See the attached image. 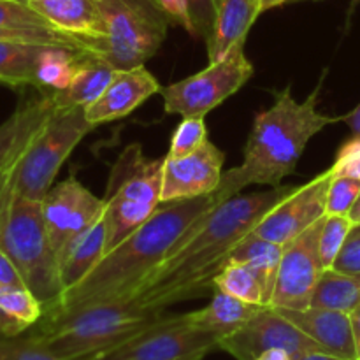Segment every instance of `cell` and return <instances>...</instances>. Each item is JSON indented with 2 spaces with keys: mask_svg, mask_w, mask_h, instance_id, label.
Masks as SVG:
<instances>
[{
  "mask_svg": "<svg viewBox=\"0 0 360 360\" xmlns=\"http://www.w3.org/2000/svg\"><path fill=\"white\" fill-rule=\"evenodd\" d=\"M162 91L157 77L144 65L118 70L104 94L84 108V116L94 127L116 122L136 111L151 95Z\"/></svg>",
  "mask_w": 360,
  "mask_h": 360,
  "instance_id": "obj_16",
  "label": "cell"
},
{
  "mask_svg": "<svg viewBox=\"0 0 360 360\" xmlns=\"http://www.w3.org/2000/svg\"><path fill=\"white\" fill-rule=\"evenodd\" d=\"M155 2L167 14L169 20L181 25L192 37L197 39V30L192 20V13H190L188 0H155Z\"/></svg>",
  "mask_w": 360,
  "mask_h": 360,
  "instance_id": "obj_39",
  "label": "cell"
},
{
  "mask_svg": "<svg viewBox=\"0 0 360 360\" xmlns=\"http://www.w3.org/2000/svg\"><path fill=\"white\" fill-rule=\"evenodd\" d=\"M333 171H326L302 186H295L287 197L267 211L253 232L276 245H287L326 217L327 192Z\"/></svg>",
  "mask_w": 360,
  "mask_h": 360,
  "instance_id": "obj_13",
  "label": "cell"
},
{
  "mask_svg": "<svg viewBox=\"0 0 360 360\" xmlns=\"http://www.w3.org/2000/svg\"><path fill=\"white\" fill-rule=\"evenodd\" d=\"M0 250L16 266L42 308L58 301L62 295L58 257L49 239L41 200L0 197Z\"/></svg>",
  "mask_w": 360,
  "mask_h": 360,
  "instance_id": "obj_5",
  "label": "cell"
},
{
  "mask_svg": "<svg viewBox=\"0 0 360 360\" xmlns=\"http://www.w3.org/2000/svg\"><path fill=\"white\" fill-rule=\"evenodd\" d=\"M116 74L118 69L111 63L90 53H84L69 86L62 91H53V95L60 104L86 108L104 94Z\"/></svg>",
  "mask_w": 360,
  "mask_h": 360,
  "instance_id": "obj_23",
  "label": "cell"
},
{
  "mask_svg": "<svg viewBox=\"0 0 360 360\" xmlns=\"http://www.w3.org/2000/svg\"><path fill=\"white\" fill-rule=\"evenodd\" d=\"M213 285L217 290L225 292L239 301L264 306V295L259 280L245 264L238 262V260H229L224 269L214 276Z\"/></svg>",
  "mask_w": 360,
  "mask_h": 360,
  "instance_id": "obj_30",
  "label": "cell"
},
{
  "mask_svg": "<svg viewBox=\"0 0 360 360\" xmlns=\"http://www.w3.org/2000/svg\"><path fill=\"white\" fill-rule=\"evenodd\" d=\"M350 320H352V329H354L355 345H357V352L360 355V304L350 313Z\"/></svg>",
  "mask_w": 360,
  "mask_h": 360,
  "instance_id": "obj_43",
  "label": "cell"
},
{
  "mask_svg": "<svg viewBox=\"0 0 360 360\" xmlns=\"http://www.w3.org/2000/svg\"><path fill=\"white\" fill-rule=\"evenodd\" d=\"M360 304V276L323 269L311 297L313 308L334 309L350 315Z\"/></svg>",
  "mask_w": 360,
  "mask_h": 360,
  "instance_id": "obj_26",
  "label": "cell"
},
{
  "mask_svg": "<svg viewBox=\"0 0 360 360\" xmlns=\"http://www.w3.org/2000/svg\"><path fill=\"white\" fill-rule=\"evenodd\" d=\"M295 327L308 334L313 341L323 348V352L347 360H359L354 329L348 313L334 311L326 308L287 309L274 308Z\"/></svg>",
  "mask_w": 360,
  "mask_h": 360,
  "instance_id": "obj_18",
  "label": "cell"
},
{
  "mask_svg": "<svg viewBox=\"0 0 360 360\" xmlns=\"http://www.w3.org/2000/svg\"><path fill=\"white\" fill-rule=\"evenodd\" d=\"M320 88L322 83L304 102H297L288 84L276 91L269 109L257 112L241 165L221 176L218 202L239 195L250 185L280 186L281 179L295 171L309 141L320 130L340 122L341 118L322 115L316 109Z\"/></svg>",
  "mask_w": 360,
  "mask_h": 360,
  "instance_id": "obj_3",
  "label": "cell"
},
{
  "mask_svg": "<svg viewBox=\"0 0 360 360\" xmlns=\"http://www.w3.org/2000/svg\"><path fill=\"white\" fill-rule=\"evenodd\" d=\"M260 14V0H220L213 35L207 41L210 63L224 58L234 46L245 44L250 28Z\"/></svg>",
  "mask_w": 360,
  "mask_h": 360,
  "instance_id": "obj_20",
  "label": "cell"
},
{
  "mask_svg": "<svg viewBox=\"0 0 360 360\" xmlns=\"http://www.w3.org/2000/svg\"><path fill=\"white\" fill-rule=\"evenodd\" d=\"M341 120H343V122H347V125L350 127L352 136L360 137V104L350 112V115L341 116Z\"/></svg>",
  "mask_w": 360,
  "mask_h": 360,
  "instance_id": "obj_41",
  "label": "cell"
},
{
  "mask_svg": "<svg viewBox=\"0 0 360 360\" xmlns=\"http://www.w3.org/2000/svg\"><path fill=\"white\" fill-rule=\"evenodd\" d=\"M105 238H108V225H105L104 213L101 220L95 221L86 232L77 236L62 250V253L58 255L62 294L69 288L76 287L104 259Z\"/></svg>",
  "mask_w": 360,
  "mask_h": 360,
  "instance_id": "obj_21",
  "label": "cell"
},
{
  "mask_svg": "<svg viewBox=\"0 0 360 360\" xmlns=\"http://www.w3.org/2000/svg\"><path fill=\"white\" fill-rule=\"evenodd\" d=\"M94 129L84 116V108L56 102L20 157L4 171L0 197L44 199L63 162Z\"/></svg>",
  "mask_w": 360,
  "mask_h": 360,
  "instance_id": "obj_6",
  "label": "cell"
},
{
  "mask_svg": "<svg viewBox=\"0 0 360 360\" xmlns=\"http://www.w3.org/2000/svg\"><path fill=\"white\" fill-rule=\"evenodd\" d=\"M41 202L56 257L72 239L101 220L108 206L105 199H98L76 178H69L51 186Z\"/></svg>",
  "mask_w": 360,
  "mask_h": 360,
  "instance_id": "obj_12",
  "label": "cell"
},
{
  "mask_svg": "<svg viewBox=\"0 0 360 360\" xmlns=\"http://www.w3.org/2000/svg\"><path fill=\"white\" fill-rule=\"evenodd\" d=\"M288 2H294V0H260V7H262V13H266V11L274 9V7H281Z\"/></svg>",
  "mask_w": 360,
  "mask_h": 360,
  "instance_id": "obj_45",
  "label": "cell"
},
{
  "mask_svg": "<svg viewBox=\"0 0 360 360\" xmlns=\"http://www.w3.org/2000/svg\"><path fill=\"white\" fill-rule=\"evenodd\" d=\"M281 255H283V246L260 238L253 231L239 239L231 252V260L245 264L259 280L264 295V306H269L273 299Z\"/></svg>",
  "mask_w": 360,
  "mask_h": 360,
  "instance_id": "obj_22",
  "label": "cell"
},
{
  "mask_svg": "<svg viewBox=\"0 0 360 360\" xmlns=\"http://www.w3.org/2000/svg\"><path fill=\"white\" fill-rule=\"evenodd\" d=\"M207 139V129L204 123V116H186L181 118V123L174 130L169 148V158H181L192 155L193 151L204 146Z\"/></svg>",
  "mask_w": 360,
  "mask_h": 360,
  "instance_id": "obj_33",
  "label": "cell"
},
{
  "mask_svg": "<svg viewBox=\"0 0 360 360\" xmlns=\"http://www.w3.org/2000/svg\"><path fill=\"white\" fill-rule=\"evenodd\" d=\"M359 360H360V355H359Z\"/></svg>",
  "mask_w": 360,
  "mask_h": 360,
  "instance_id": "obj_51",
  "label": "cell"
},
{
  "mask_svg": "<svg viewBox=\"0 0 360 360\" xmlns=\"http://www.w3.org/2000/svg\"><path fill=\"white\" fill-rule=\"evenodd\" d=\"M0 28H55L28 4L20 0H0Z\"/></svg>",
  "mask_w": 360,
  "mask_h": 360,
  "instance_id": "obj_34",
  "label": "cell"
},
{
  "mask_svg": "<svg viewBox=\"0 0 360 360\" xmlns=\"http://www.w3.org/2000/svg\"><path fill=\"white\" fill-rule=\"evenodd\" d=\"M360 195V179L333 176L327 192L326 214H350Z\"/></svg>",
  "mask_w": 360,
  "mask_h": 360,
  "instance_id": "obj_35",
  "label": "cell"
},
{
  "mask_svg": "<svg viewBox=\"0 0 360 360\" xmlns=\"http://www.w3.org/2000/svg\"><path fill=\"white\" fill-rule=\"evenodd\" d=\"M41 301L27 285L0 287V336L16 338L30 330L42 319Z\"/></svg>",
  "mask_w": 360,
  "mask_h": 360,
  "instance_id": "obj_25",
  "label": "cell"
},
{
  "mask_svg": "<svg viewBox=\"0 0 360 360\" xmlns=\"http://www.w3.org/2000/svg\"><path fill=\"white\" fill-rule=\"evenodd\" d=\"M255 360H294L288 352L280 350V348H273V350H267L264 354H260Z\"/></svg>",
  "mask_w": 360,
  "mask_h": 360,
  "instance_id": "obj_42",
  "label": "cell"
},
{
  "mask_svg": "<svg viewBox=\"0 0 360 360\" xmlns=\"http://www.w3.org/2000/svg\"><path fill=\"white\" fill-rule=\"evenodd\" d=\"M2 181H4V171L0 169V188H2Z\"/></svg>",
  "mask_w": 360,
  "mask_h": 360,
  "instance_id": "obj_48",
  "label": "cell"
},
{
  "mask_svg": "<svg viewBox=\"0 0 360 360\" xmlns=\"http://www.w3.org/2000/svg\"><path fill=\"white\" fill-rule=\"evenodd\" d=\"M220 345V336L197 329L183 315H164L120 347L97 355L94 360H181L210 354Z\"/></svg>",
  "mask_w": 360,
  "mask_h": 360,
  "instance_id": "obj_9",
  "label": "cell"
},
{
  "mask_svg": "<svg viewBox=\"0 0 360 360\" xmlns=\"http://www.w3.org/2000/svg\"><path fill=\"white\" fill-rule=\"evenodd\" d=\"M164 316L137 299L88 304L62 311H44L27 330L62 359L97 357L132 340Z\"/></svg>",
  "mask_w": 360,
  "mask_h": 360,
  "instance_id": "obj_4",
  "label": "cell"
},
{
  "mask_svg": "<svg viewBox=\"0 0 360 360\" xmlns=\"http://www.w3.org/2000/svg\"><path fill=\"white\" fill-rule=\"evenodd\" d=\"M190 13L197 30V39L210 41L218 13V0H188Z\"/></svg>",
  "mask_w": 360,
  "mask_h": 360,
  "instance_id": "obj_37",
  "label": "cell"
},
{
  "mask_svg": "<svg viewBox=\"0 0 360 360\" xmlns=\"http://www.w3.org/2000/svg\"><path fill=\"white\" fill-rule=\"evenodd\" d=\"M164 158H148L141 144H129L109 172L104 199L122 197L157 207L162 202Z\"/></svg>",
  "mask_w": 360,
  "mask_h": 360,
  "instance_id": "obj_15",
  "label": "cell"
},
{
  "mask_svg": "<svg viewBox=\"0 0 360 360\" xmlns=\"http://www.w3.org/2000/svg\"><path fill=\"white\" fill-rule=\"evenodd\" d=\"M348 217H350V220L354 221V225H360V195H359L357 202H355L354 207H352V211Z\"/></svg>",
  "mask_w": 360,
  "mask_h": 360,
  "instance_id": "obj_46",
  "label": "cell"
},
{
  "mask_svg": "<svg viewBox=\"0 0 360 360\" xmlns=\"http://www.w3.org/2000/svg\"><path fill=\"white\" fill-rule=\"evenodd\" d=\"M56 101L53 91H44L41 97L32 98L20 105L0 125V169L6 171L21 155L28 141L34 137L39 127L44 123L49 112L55 109Z\"/></svg>",
  "mask_w": 360,
  "mask_h": 360,
  "instance_id": "obj_19",
  "label": "cell"
},
{
  "mask_svg": "<svg viewBox=\"0 0 360 360\" xmlns=\"http://www.w3.org/2000/svg\"><path fill=\"white\" fill-rule=\"evenodd\" d=\"M46 44L0 41V84L37 86L35 67Z\"/></svg>",
  "mask_w": 360,
  "mask_h": 360,
  "instance_id": "obj_28",
  "label": "cell"
},
{
  "mask_svg": "<svg viewBox=\"0 0 360 360\" xmlns=\"http://www.w3.org/2000/svg\"><path fill=\"white\" fill-rule=\"evenodd\" d=\"M295 360H347V359L336 357V355L327 354V352H309V354L301 355V357H297Z\"/></svg>",
  "mask_w": 360,
  "mask_h": 360,
  "instance_id": "obj_44",
  "label": "cell"
},
{
  "mask_svg": "<svg viewBox=\"0 0 360 360\" xmlns=\"http://www.w3.org/2000/svg\"><path fill=\"white\" fill-rule=\"evenodd\" d=\"M105 37L98 58L118 70L144 65L167 35L169 16L155 0H98Z\"/></svg>",
  "mask_w": 360,
  "mask_h": 360,
  "instance_id": "obj_7",
  "label": "cell"
},
{
  "mask_svg": "<svg viewBox=\"0 0 360 360\" xmlns=\"http://www.w3.org/2000/svg\"><path fill=\"white\" fill-rule=\"evenodd\" d=\"M224 151L211 141L181 158H169L165 155L164 181H162V202L195 199L214 193L224 176Z\"/></svg>",
  "mask_w": 360,
  "mask_h": 360,
  "instance_id": "obj_14",
  "label": "cell"
},
{
  "mask_svg": "<svg viewBox=\"0 0 360 360\" xmlns=\"http://www.w3.org/2000/svg\"><path fill=\"white\" fill-rule=\"evenodd\" d=\"M334 269L360 276V225H354L345 241L343 250L334 262Z\"/></svg>",
  "mask_w": 360,
  "mask_h": 360,
  "instance_id": "obj_38",
  "label": "cell"
},
{
  "mask_svg": "<svg viewBox=\"0 0 360 360\" xmlns=\"http://www.w3.org/2000/svg\"><path fill=\"white\" fill-rule=\"evenodd\" d=\"M322 224L323 218L283 245L271 308L306 309L311 306L313 292L323 271L319 253Z\"/></svg>",
  "mask_w": 360,
  "mask_h": 360,
  "instance_id": "obj_11",
  "label": "cell"
},
{
  "mask_svg": "<svg viewBox=\"0 0 360 360\" xmlns=\"http://www.w3.org/2000/svg\"><path fill=\"white\" fill-rule=\"evenodd\" d=\"M51 27L81 39L90 55H98L105 37V20L98 0H30Z\"/></svg>",
  "mask_w": 360,
  "mask_h": 360,
  "instance_id": "obj_17",
  "label": "cell"
},
{
  "mask_svg": "<svg viewBox=\"0 0 360 360\" xmlns=\"http://www.w3.org/2000/svg\"><path fill=\"white\" fill-rule=\"evenodd\" d=\"M330 171L334 176L360 179V137L352 136V139L341 144Z\"/></svg>",
  "mask_w": 360,
  "mask_h": 360,
  "instance_id": "obj_36",
  "label": "cell"
},
{
  "mask_svg": "<svg viewBox=\"0 0 360 360\" xmlns=\"http://www.w3.org/2000/svg\"><path fill=\"white\" fill-rule=\"evenodd\" d=\"M253 76V65L238 44L218 62H211L200 72L162 88L164 111L167 115L206 116L227 101Z\"/></svg>",
  "mask_w": 360,
  "mask_h": 360,
  "instance_id": "obj_8",
  "label": "cell"
},
{
  "mask_svg": "<svg viewBox=\"0 0 360 360\" xmlns=\"http://www.w3.org/2000/svg\"><path fill=\"white\" fill-rule=\"evenodd\" d=\"M0 360H94V357L62 359L34 336L21 334L16 338L0 336Z\"/></svg>",
  "mask_w": 360,
  "mask_h": 360,
  "instance_id": "obj_32",
  "label": "cell"
},
{
  "mask_svg": "<svg viewBox=\"0 0 360 360\" xmlns=\"http://www.w3.org/2000/svg\"><path fill=\"white\" fill-rule=\"evenodd\" d=\"M354 221L348 214H326L319 239V253L323 269H333L338 255L343 250Z\"/></svg>",
  "mask_w": 360,
  "mask_h": 360,
  "instance_id": "obj_31",
  "label": "cell"
},
{
  "mask_svg": "<svg viewBox=\"0 0 360 360\" xmlns=\"http://www.w3.org/2000/svg\"><path fill=\"white\" fill-rule=\"evenodd\" d=\"M20 2H25V4H28V2H30V0H20Z\"/></svg>",
  "mask_w": 360,
  "mask_h": 360,
  "instance_id": "obj_49",
  "label": "cell"
},
{
  "mask_svg": "<svg viewBox=\"0 0 360 360\" xmlns=\"http://www.w3.org/2000/svg\"><path fill=\"white\" fill-rule=\"evenodd\" d=\"M217 206H220L217 192L195 199L160 202L134 234L105 253L86 278L63 292L58 301L44 311L132 299L141 283L167 257L188 229Z\"/></svg>",
  "mask_w": 360,
  "mask_h": 360,
  "instance_id": "obj_2",
  "label": "cell"
},
{
  "mask_svg": "<svg viewBox=\"0 0 360 360\" xmlns=\"http://www.w3.org/2000/svg\"><path fill=\"white\" fill-rule=\"evenodd\" d=\"M218 348L236 360H255L273 348L288 352L294 360L309 352H323L316 341L271 306H262L245 326L221 338Z\"/></svg>",
  "mask_w": 360,
  "mask_h": 360,
  "instance_id": "obj_10",
  "label": "cell"
},
{
  "mask_svg": "<svg viewBox=\"0 0 360 360\" xmlns=\"http://www.w3.org/2000/svg\"><path fill=\"white\" fill-rule=\"evenodd\" d=\"M260 308L262 306L248 304V302L239 301V299L214 288L210 304L197 311L186 313V316H188V322L197 329L217 334L221 340L245 326Z\"/></svg>",
  "mask_w": 360,
  "mask_h": 360,
  "instance_id": "obj_24",
  "label": "cell"
},
{
  "mask_svg": "<svg viewBox=\"0 0 360 360\" xmlns=\"http://www.w3.org/2000/svg\"><path fill=\"white\" fill-rule=\"evenodd\" d=\"M9 285H25L18 273L16 266L11 262L9 257L0 250V287H9Z\"/></svg>",
  "mask_w": 360,
  "mask_h": 360,
  "instance_id": "obj_40",
  "label": "cell"
},
{
  "mask_svg": "<svg viewBox=\"0 0 360 360\" xmlns=\"http://www.w3.org/2000/svg\"><path fill=\"white\" fill-rule=\"evenodd\" d=\"M295 186H274L267 192L239 193L204 213L141 283L132 299L155 309L200 297L214 288L213 280L239 239L255 229Z\"/></svg>",
  "mask_w": 360,
  "mask_h": 360,
  "instance_id": "obj_1",
  "label": "cell"
},
{
  "mask_svg": "<svg viewBox=\"0 0 360 360\" xmlns=\"http://www.w3.org/2000/svg\"><path fill=\"white\" fill-rule=\"evenodd\" d=\"M84 53L67 46H44L35 67L37 88L46 91L65 90Z\"/></svg>",
  "mask_w": 360,
  "mask_h": 360,
  "instance_id": "obj_27",
  "label": "cell"
},
{
  "mask_svg": "<svg viewBox=\"0 0 360 360\" xmlns=\"http://www.w3.org/2000/svg\"><path fill=\"white\" fill-rule=\"evenodd\" d=\"M218 4H220V0H218Z\"/></svg>",
  "mask_w": 360,
  "mask_h": 360,
  "instance_id": "obj_50",
  "label": "cell"
},
{
  "mask_svg": "<svg viewBox=\"0 0 360 360\" xmlns=\"http://www.w3.org/2000/svg\"><path fill=\"white\" fill-rule=\"evenodd\" d=\"M105 204H108L105 206V225H108L105 253L115 250L120 243H123L130 234H134L157 210L150 204L122 199V197L105 199Z\"/></svg>",
  "mask_w": 360,
  "mask_h": 360,
  "instance_id": "obj_29",
  "label": "cell"
},
{
  "mask_svg": "<svg viewBox=\"0 0 360 360\" xmlns=\"http://www.w3.org/2000/svg\"><path fill=\"white\" fill-rule=\"evenodd\" d=\"M204 357H206V354H197V355H192V357H186L181 360H202Z\"/></svg>",
  "mask_w": 360,
  "mask_h": 360,
  "instance_id": "obj_47",
  "label": "cell"
}]
</instances>
